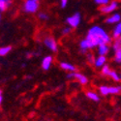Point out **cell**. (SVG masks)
Segmentation results:
<instances>
[{"label":"cell","instance_id":"1","mask_svg":"<svg viewBox=\"0 0 121 121\" xmlns=\"http://www.w3.org/2000/svg\"><path fill=\"white\" fill-rule=\"evenodd\" d=\"M112 38L110 37L104 28L98 25H94L88 30L86 37L79 42V48L82 53L87 50L97 48L100 44H110Z\"/></svg>","mask_w":121,"mask_h":121},{"label":"cell","instance_id":"2","mask_svg":"<svg viewBox=\"0 0 121 121\" xmlns=\"http://www.w3.org/2000/svg\"><path fill=\"white\" fill-rule=\"evenodd\" d=\"M99 92L102 96H108V95H119L121 93V85H101L99 87Z\"/></svg>","mask_w":121,"mask_h":121},{"label":"cell","instance_id":"3","mask_svg":"<svg viewBox=\"0 0 121 121\" xmlns=\"http://www.w3.org/2000/svg\"><path fill=\"white\" fill-rule=\"evenodd\" d=\"M39 10V2L36 0H25L23 4V11L28 14H35Z\"/></svg>","mask_w":121,"mask_h":121},{"label":"cell","instance_id":"4","mask_svg":"<svg viewBox=\"0 0 121 121\" xmlns=\"http://www.w3.org/2000/svg\"><path fill=\"white\" fill-rule=\"evenodd\" d=\"M80 22H82V16H80V14L78 12L73 14L72 16H70L66 18V23L72 29L77 28L80 24Z\"/></svg>","mask_w":121,"mask_h":121},{"label":"cell","instance_id":"5","mask_svg":"<svg viewBox=\"0 0 121 121\" xmlns=\"http://www.w3.org/2000/svg\"><path fill=\"white\" fill-rule=\"evenodd\" d=\"M43 43L44 45L49 49V50H52V52H56L57 50H58V45H57V42H56V40L52 37V36H47L44 38L43 40Z\"/></svg>","mask_w":121,"mask_h":121},{"label":"cell","instance_id":"6","mask_svg":"<svg viewBox=\"0 0 121 121\" xmlns=\"http://www.w3.org/2000/svg\"><path fill=\"white\" fill-rule=\"evenodd\" d=\"M118 8V2L117 1H109L108 4L101 6L100 11L103 14H109V13H113L115 10Z\"/></svg>","mask_w":121,"mask_h":121},{"label":"cell","instance_id":"7","mask_svg":"<svg viewBox=\"0 0 121 121\" xmlns=\"http://www.w3.org/2000/svg\"><path fill=\"white\" fill-rule=\"evenodd\" d=\"M53 62V57L52 55H46L45 57H43L42 61H41V67L44 71H48L52 65Z\"/></svg>","mask_w":121,"mask_h":121},{"label":"cell","instance_id":"8","mask_svg":"<svg viewBox=\"0 0 121 121\" xmlns=\"http://www.w3.org/2000/svg\"><path fill=\"white\" fill-rule=\"evenodd\" d=\"M74 79H76L77 82L82 85H86L88 83V78L85 75H83L82 73H78L77 71L74 73Z\"/></svg>","mask_w":121,"mask_h":121},{"label":"cell","instance_id":"9","mask_svg":"<svg viewBox=\"0 0 121 121\" xmlns=\"http://www.w3.org/2000/svg\"><path fill=\"white\" fill-rule=\"evenodd\" d=\"M97 52L98 55H104L107 56V54L109 52V45L108 44H100L97 46Z\"/></svg>","mask_w":121,"mask_h":121},{"label":"cell","instance_id":"10","mask_svg":"<svg viewBox=\"0 0 121 121\" xmlns=\"http://www.w3.org/2000/svg\"><path fill=\"white\" fill-rule=\"evenodd\" d=\"M119 22H121V15L118 13H113L106 19V22L108 24H116Z\"/></svg>","mask_w":121,"mask_h":121},{"label":"cell","instance_id":"11","mask_svg":"<svg viewBox=\"0 0 121 121\" xmlns=\"http://www.w3.org/2000/svg\"><path fill=\"white\" fill-rule=\"evenodd\" d=\"M105 64H107V56L104 55H98L95 57V61H94V66L95 68H101L103 67Z\"/></svg>","mask_w":121,"mask_h":121},{"label":"cell","instance_id":"12","mask_svg":"<svg viewBox=\"0 0 121 121\" xmlns=\"http://www.w3.org/2000/svg\"><path fill=\"white\" fill-rule=\"evenodd\" d=\"M59 66L61 69H63L64 71H67V72H76L77 71V68L75 65L71 64V63H69V62H60L59 63Z\"/></svg>","mask_w":121,"mask_h":121},{"label":"cell","instance_id":"13","mask_svg":"<svg viewBox=\"0 0 121 121\" xmlns=\"http://www.w3.org/2000/svg\"><path fill=\"white\" fill-rule=\"evenodd\" d=\"M13 0H0V12L3 13L12 6Z\"/></svg>","mask_w":121,"mask_h":121},{"label":"cell","instance_id":"14","mask_svg":"<svg viewBox=\"0 0 121 121\" xmlns=\"http://www.w3.org/2000/svg\"><path fill=\"white\" fill-rule=\"evenodd\" d=\"M121 35V22H117L115 27L112 30V38L113 39H118L119 36Z\"/></svg>","mask_w":121,"mask_h":121},{"label":"cell","instance_id":"15","mask_svg":"<svg viewBox=\"0 0 121 121\" xmlns=\"http://www.w3.org/2000/svg\"><path fill=\"white\" fill-rule=\"evenodd\" d=\"M12 50V47L11 46H3L0 48V57H5L6 55H8Z\"/></svg>","mask_w":121,"mask_h":121},{"label":"cell","instance_id":"16","mask_svg":"<svg viewBox=\"0 0 121 121\" xmlns=\"http://www.w3.org/2000/svg\"><path fill=\"white\" fill-rule=\"evenodd\" d=\"M86 97L89 100L93 101V102H99L100 101V96L94 91H87L86 92Z\"/></svg>","mask_w":121,"mask_h":121},{"label":"cell","instance_id":"17","mask_svg":"<svg viewBox=\"0 0 121 121\" xmlns=\"http://www.w3.org/2000/svg\"><path fill=\"white\" fill-rule=\"evenodd\" d=\"M108 77H109L110 78H112L113 82H120V78H119V73H117L115 70H110V72L108 73Z\"/></svg>","mask_w":121,"mask_h":121},{"label":"cell","instance_id":"18","mask_svg":"<svg viewBox=\"0 0 121 121\" xmlns=\"http://www.w3.org/2000/svg\"><path fill=\"white\" fill-rule=\"evenodd\" d=\"M110 67L108 64H105L103 67H101V74L103 76H108V73L110 72Z\"/></svg>","mask_w":121,"mask_h":121},{"label":"cell","instance_id":"19","mask_svg":"<svg viewBox=\"0 0 121 121\" xmlns=\"http://www.w3.org/2000/svg\"><path fill=\"white\" fill-rule=\"evenodd\" d=\"M121 48V41L119 39H114V42L112 44V49L114 50V52H116V50H119Z\"/></svg>","mask_w":121,"mask_h":121},{"label":"cell","instance_id":"20","mask_svg":"<svg viewBox=\"0 0 121 121\" xmlns=\"http://www.w3.org/2000/svg\"><path fill=\"white\" fill-rule=\"evenodd\" d=\"M38 18L40 19V21H42V22H46L49 18V16L45 12H41V13L38 14Z\"/></svg>","mask_w":121,"mask_h":121},{"label":"cell","instance_id":"21","mask_svg":"<svg viewBox=\"0 0 121 121\" xmlns=\"http://www.w3.org/2000/svg\"><path fill=\"white\" fill-rule=\"evenodd\" d=\"M86 59H87V62H88L89 64H91V65L94 64L95 57H94V55H93L92 53H87V54H86Z\"/></svg>","mask_w":121,"mask_h":121},{"label":"cell","instance_id":"22","mask_svg":"<svg viewBox=\"0 0 121 121\" xmlns=\"http://www.w3.org/2000/svg\"><path fill=\"white\" fill-rule=\"evenodd\" d=\"M114 61L116 63H120L121 64V52H119V50L114 52Z\"/></svg>","mask_w":121,"mask_h":121},{"label":"cell","instance_id":"23","mask_svg":"<svg viewBox=\"0 0 121 121\" xmlns=\"http://www.w3.org/2000/svg\"><path fill=\"white\" fill-rule=\"evenodd\" d=\"M93 1H94L95 4H97L99 6H104V5L108 4L110 0H93Z\"/></svg>","mask_w":121,"mask_h":121},{"label":"cell","instance_id":"24","mask_svg":"<svg viewBox=\"0 0 121 121\" xmlns=\"http://www.w3.org/2000/svg\"><path fill=\"white\" fill-rule=\"evenodd\" d=\"M71 31H72V28H71V27H69V26H66L65 28L62 29L61 33H62V35H68V34L71 33Z\"/></svg>","mask_w":121,"mask_h":121},{"label":"cell","instance_id":"25","mask_svg":"<svg viewBox=\"0 0 121 121\" xmlns=\"http://www.w3.org/2000/svg\"><path fill=\"white\" fill-rule=\"evenodd\" d=\"M68 4V0H60V7L61 8H66Z\"/></svg>","mask_w":121,"mask_h":121},{"label":"cell","instance_id":"26","mask_svg":"<svg viewBox=\"0 0 121 121\" xmlns=\"http://www.w3.org/2000/svg\"><path fill=\"white\" fill-rule=\"evenodd\" d=\"M74 73H75V72H69V73L67 74L66 78H67L68 79H70V80H72V79H74Z\"/></svg>","mask_w":121,"mask_h":121},{"label":"cell","instance_id":"27","mask_svg":"<svg viewBox=\"0 0 121 121\" xmlns=\"http://www.w3.org/2000/svg\"><path fill=\"white\" fill-rule=\"evenodd\" d=\"M2 101H3V93H2V90L0 89V108H1V105H2Z\"/></svg>","mask_w":121,"mask_h":121},{"label":"cell","instance_id":"28","mask_svg":"<svg viewBox=\"0 0 121 121\" xmlns=\"http://www.w3.org/2000/svg\"><path fill=\"white\" fill-rule=\"evenodd\" d=\"M1 18H2V16H1V12H0V22H1Z\"/></svg>","mask_w":121,"mask_h":121},{"label":"cell","instance_id":"29","mask_svg":"<svg viewBox=\"0 0 121 121\" xmlns=\"http://www.w3.org/2000/svg\"><path fill=\"white\" fill-rule=\"evenodd\" d=\"M119 78H120V80H121V73L119 74Z\"/></svg>","mask_w":121,"mask_h":121},{"label":"cell","instance_id":"30","mask_svg":"<svg viewBox=\"0 0 121 121\" xmlns=\"http://www.w3.org/2000/svg\"><path fill=\"white\" fill-rule=\"evenodd\" d=\"M118 39H119V40H120V41H121V35L119 36V38H118Z\"/></svg>","mask_w":121,"mask_h":121},{"label":"cell","instance_id":"31","mask_svg":"<svg viewBox=\"0 0 121 121\" xmlns=\"http://www.w3.org/2000/svg\"><path fill=\"white\" fill-rule=\"evenodd\" d=\"M119 52H121V48H120V49H119Z\"/></svg>","mask_w":121,"mask_h":121},{"label":"cell","instance_id":"32","mask_svg":"<svg viewBox=\"0 0 121 121\" xmlns=\"http://www.w3.org/2000/svg\"><path fill=\"white\" fill-rule=\"evenodd\" d=\"M36 1H38V2H39V1H40V0H36Z\"/></svg>","mask_w":121,"mask_h":121}]
</instances>
